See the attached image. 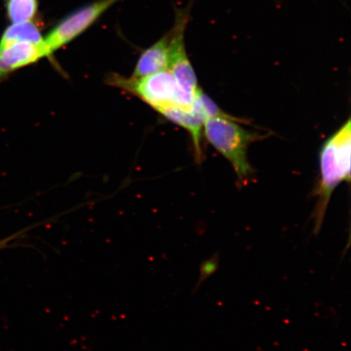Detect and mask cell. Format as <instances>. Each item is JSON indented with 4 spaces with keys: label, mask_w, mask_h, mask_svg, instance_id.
Instances as JSON below:
<instances>
[{
    "label": "cell",
    "mask_w": 351,
    "mask_h": 351,
    "mask_svg": "<svg viewBox=\"0 0 351 351\" xmlns=\"http://www.w3.org/2000/svg\"><path fill=\"white\" fill-rule=\"evenodd\" d=\"M351 123H345L323 145L319 153L320 182L317 190L318 201L311 218L313 234L318 236L333 191L342 182H350Z\"/></svg>",
    "instance_id": "1"
},
{
    "label": "cell",
    "mask_w": 351,
    "mask_h": 351,
    "mask_svg": "<svg viewBox=\"0 0 351 351\" xmlns=\"http://www.w3.org/2000/svg\"><path fill=\"white\" fill-rule=\"evenodd\" d=\"M107 83L133 95L159 113L170 108L192 109L199 92L184 90L169 70L141 78L110 74Z\"/></svg>",
    "instance_id": "2"
},
{
    "label": "cell",
    "mask_w": 351,
    "mask_h": 351,
    "mask_svg": "<svg viewBox=\"0 0 351 351\" xmlns=\"http://www.w3.org/2000/svg\"><path fill=\"white\" fill-rule=\"evenodd\" d=\"M204 130L210 144L229 160L240 184H247L253 174L248 160V148L260 138V135L245 130L235 120L223 117L208 118Z\"/></svg>",
    "instance_id": "3"
},
{
    "label": "cell",
    "mask_w": 351,
    "mask_h": 351,
    "mask_svg": "<svg viewBox=\"0 0 351 351\" xmlns=\"http://www.w3.org/2000/svg\"><path fill=\"white\" fill-rule=\"evenodd\" d=\"M118 1L119 0H97L78 8L60 21L44 36L48 57L50 58L56 51L81 36Z\"/></svg>",
    "instance_id": "4"
},
{
    "label": "cell",
    "mask_w": 351,
    "mask_h": 351,
    "mask_svg": "<svg viewBox=\"0 0 351 351\" xmlns=\"http://www.w3.org/2000/svg\"><path fill=\"white\" fill-rule=\"evenodd\" d=\"M192 1L190 5L176 10L173 27L169 33V71L173 74L184 90L196 94L197 86L196 74L187 55L185 43L186 29L191 19Z\"/></svg>",
    "instance_id": "5"
},
{
    "label": "cell",
    "mask_w": 351,
    "mask_h": 351,
    "mask_svg": "<svg viewBox=\"0 0 351 351\" xmlns=\"http://www.w3.org/2000/svg\"><path fill=\"white\" fill-rule=\"evenodd\" d=\"M49 58L45 47L42 44L17 42L0 45V83L13 73Z\"/></svg>",
    "instance_id": "6"
},
{
    "label": "cell",
    "mask_w": 351,
    "mask_h": 351,
    "mask_svg": "<svg viewBox=\"0 0 351 351\" xmlns=\"http://www.w3.org/2000/svg\"><path fill=\"white\" fill-rule=\"evenodd\" d=\"M200 91L201 89L197 92L194 107L192 109L170 108L160 113L166 119L182 126L190 133L194 143L197 161H201L203 157V151L201 147L202 133H203L204 123L208 119L207 113L201 103Z\"/></svg>",
    "instance_id": "7"
},
{
    "label": "cell",
    "mask_w": 351,
    "mask_h": 351,
    "mask_svg": "<svg viewBox=\"0 0 351 351\" xmlns=\"http://www.w3.org/2000/svg\"><path fill=\"white\" fill-rule=\"evenodd\" d=\"M169 61V33L143 52L131 77L141 78L168 70Z\"/></svg>",
    "instance_id": "8"
},
{
    "label": "cell",
    "mask_w": 351,
    "mask_h": 351,
    "mask_svg": "<svg viewBox=\"0 0 351 351\" xmlns=\"http://www.w3.org/2000/svg\"><path fill=\"white\" fill-rule=\"evenodd\" d=\"M17 42L44 43L41 26L35 23L34 21L11 24L4 30L0 38V45Z\"/></svg>",
    "instance_id": "9"
},
{
    "label": "cell",
    "mask_w": 351,
    "mask_h": 351,
    "mask_svg": "<svg viewBox=\"0 0 351 351\" xmlns=\"http://www.w3.org/2000/svg\"><path fill=\"white\" fill-rule=\"evenodd\" d=\"M38 0H6L8 19L11 24L34 21L38 11Z\"/></svg>",
    "instance_id": "10"
},
{
    "label": "cell",
    "mask_w": 351,
    "mask_h": 351,
    "mask_svg": "<svg viewBox=\"0 0 351 351\" xmlns=\"http://www.w3.org/2000/svg\"><path fill=\"white\" fill-rule=\"evenodd\" d=\"M219 265V254L217 252L208 260L201 263L199 267V278L193 293H195L199 289L205 280H207L210 276L216 274Z\"/></svg>",
    "instance_id": "11"
},
{
    "label": "cell",
    "mask_w": 351,
    "mask_h": 351,
    "mask_svg": "<svg viewBox=\"0 0 351 351\" xmlns=\"http://www.w3.org/2000/svg\"><path fill=\"white\" fill-rule=\"evenodd\" d=\"M21 232H19V234L8 237V238L5 239L0 240V251H2V250L7 248L8 247V245H10L13 240H15L16 239L19 238V237L21 236Z\"/></svg>",
    "instance_id": "12"
},
{
    "label": "cell",
    "mask_w": 351,
    "mask_h": 351,
    "mask_svg": "<svg viewBox=\"0 0 351 351\" xmlns=\"http://www.w3.org/2000/svg\"><path fill=\"white\" fill-rule=\"evenodd\" d=\"M278 1H282V0H278Z\"/></svg>",
    "instance_id": "13"
}]
</instances>
